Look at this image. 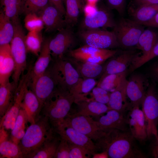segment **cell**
Masks as SVG:
<instances>
[{
	"mask_svg": "<svg viewBox=\"0 0 158 158\" xmlns=\"http://www.w3.org/2000/svg\"><path fill=\"white\" fill-rule=\"evenodd\" d=\"M130 131L117 129L105 131L95 142L97 151L106 152L111 158H143Z\"/></svg>",
	"mask_w": 158,
	"mask_h": 158,
	"instance_id": "obj_1",
	"label": "cell"
},
{
	"mask_svg": "<svg viewBox=\"0 0 158 158\" xmlns=\"http://www.w3.org/2000/svg\"><path fill=\"white\" fill-rule=\"evenodd\" d=\"M75 100L70 92L57 88L44 102L40 114L47 117L52 127L55 128L69 114Z\"/></svg>",
	"mask_w": 158,
	"mask_h": 158,
	"instance_id": "obj_2",
	"label": "cell"
},
{
	"mask_svg": "<svg viewBox=\"0 0 158 158\" xmlns=\"http://www.w3.org/2000/svg\"><path fill=\"white\" fill-rule=\"evenodd\" d=\"M53 129L48 118L40 114L35 122L27 128L18 144L23 158L38 149Z\"/></svg>",
	"mask_w": 158,
	"mask_h": 158,
	"instance_id": "obj_3",
	"label": "cell"
},
{
	"mask_svg": "<svg viewBox=\"0 0 158 158\" xmlns=\"http://www.w3.org/2000/svg\"><path fill=\"white\" fill-rule=\"evenodd\" d=\"M12 23L14 27V33L10 45L15 63L12 78V81L17 88L21 76L23 75L26 67L27 51L25 42L26 35L20 20Z\"/></svg>",
	"mask_w": 158,
	"mask_h": 158,
	"instance_id": "obj_4",
	"label": "cell"
},
{
	"mask_svg": "<svg viewBox=\"0 0 158 158\" xmlns=\"http://www.w3.org/2000/svg\"><path fill=\"white\" fill-rule=\"evenodd\" d=\"M51 69L58 88L72 94L81 78L72 63L63 58L58 59Z\"/></svg>",
	"mask_w": 158,
	"mask_h": 158,
	"instance_id": "obj_5",
	"label": "cell"
},
{
	"mask_svg": "<svg viewBox=\"0 0 158 158\" xmlns=\"http://www.w3.org/2000/svg\"><path fill=\"white\" fill-rule=\"evenodd\" d=\"M112 31L119 46L127 48L136 46L145 30L143 25L132 20L123 18L116 22Z\"/></svg>",
	"mask_w": 158,
	"mask_h": 158,
	"instance_id": "obj_6",
	"label": "cell"
},
{
	"mask_svg": "<svg viewBox=\"0 0 158 158\" xmlns=\"http://www.w3.org/2000/svg\"><path fill=\"white\" fill-rule=\"evenodd\" d=\"M31 68L30 67L26 73L23 75L15 91L13 102L4 116L0 119V127L11 131L13 129L17 118L21 108L24 97L31 80Z\"/></svg>",
	"mask_w": 158,
	"mask_h": 158,
	"instance_id": "obj_7",
	"label": "cell"
},
{
	"mask_svg": "<svg viewBox=\"0 0 158 158\" xmlns=\"http://www.w3.org/2000/svg\"><path fill=\"white\" fill-rule=\"evenodd\" d=\"M142 105L146 125L147 137L154 136L158 142V98L154 84L148 85Z\"/></svg>",
	"mask_w": 158,
	"mask_h": 158,
	"instance_id": "obj_8",
	"label": "cell"
},
{
	"mask_svg": "<svg viewBox=\"0 0 158 158\" xmlns=\"http://www.w3.org/2000/svg\"><path fill=\"white\" fill-rule=\"evenodd\" d=\"M61 124L69 126L85 134L95 143L105 132L99 128L96 121L94 120L91 116L76 113L71 115L68 114Z\"/></svg>",
	"mask_w": 158,
	"mask_h": 158,
	"instance_id": "obj_9",
	"label": "cell"
},
{
	"mask_svg": "<svg viewBox=\"0 0 158 158\" xmlns=\"http://www.w3.org/2000/svg\"><path fill=\"white\" fill-rule=\"evenodd\" d=\"M80 36L86 45L102 49L120 47L113 31L99 29L83 30Z\"/></svg>",
	"mask_w": 158,
	"mask_h": 158,
	"instance_id": "obj_10",
	"label": "cell"
},
{
	"mask_svg": "<svg viewBox=\"0 0 158 158\" xmlns=\"http://www.w3.org/2000/svg\"><path fill=\"white\" fill-rule=\"evenodd\" d=\"M117 52L116 50L100 49L85 44L70 51L69 55L79 61L102 64Z\"/></svg>",
	"mask_w": 158,
	"mask_h": 158,
	"instance_id": "obj_11",
	"label": "cell"
},
{
	"mask_svg": "<svg viewBox=\"0 0 158 158\" xmlns=\"http://www.w3.org/2000/svg\"><path fill=\"white\" fill-rule=\"evenodd\" d=\"M30 85L40 102L41 110L45 101L58 88L51 68H48L44 73L30 82Z\"/></svg>",
	"mask_w": 158,
	"mask_h": 158,
	"instance_id": "obj_12",
	"label": "cell"
},
{
	"mask_svg": "<svg viewBox=\"0 0 158 158\" xmlns=\"http://www.w3.org/2000/svg\"><path fill=\"white\" fill-rule=\"evenodd\" d=\"M116 23L109 9L102 8L96 9L92 13L86 15L81 27L83 30L113 28Z\"/></svg>",
	"mask_w": 158,
	"mask_h": 158,
	"instance_id": "obj_13",
	"label": "cell"
},
{
	"mask_svg": "<svg viewBox=\"0 0 158 158\" xmlns=\"http://www.w3.org/2000/svg\"><path fill=\"white\" fill-rule=\"evenodd\" d=\"M61 137L69 143L83 147L90 151L92 154L96 152L95 142L89 137L68 126L61 124L55 128Z\"/></svg>",
	"mask_w": 158,
	"mask_h": 158,
	"instance_id": "obj_14",
	"label": "cell"
},
{
	"mask_svg": "<svg viewBox=\"0 0 158 158\" xmlns=\"http://www.w3.org/2000/svg\"><path fill=\"white\" fill-rule=\"evenodd\" d=\"M145 77L138 73L133 74L127 80L126 94L132 107H139L142 104L145 95L146 87L148 86Z\"/></svg>",
	"mask_w": 158,
	"mask_h": 158,
	"instance_id": "obj_15",
	"label": "cell"
},
{
	"mask_svg": "<svg viewBox=\"0 0 158 158\" xmlns=\"http://www.w3.org/2000/svg\"><path fill=\"white\" fill-rule=\"evenodd\" d=\"M58 31L52 39H50L49 43L51 52L57 59L63 58V55L73 44L75 39L70 27L65 28Z\"/></svg>",
	"mask_w": 158,
	"mask_h": 158,
	"instance_id": "obj_16",
	"label": "cell"
},
{
	"mask_svg": "<svg viewBox=\"0 0 158 158\" xmlns=\"http://www.w3.org/2000/svg\"><path fill=\"white\" fill-rule=\"evenodd\" d=\"M126 119L130 131L135 139L142 141L148 138L145 116L139 107H132L128 112Z\"/></svg>",
	"mask_w": 158,
	"mask_h": 158,
	"instance_id": "obj_17",
	"label": "cell"
},
{
	"mask_svg": "<svg viewBox=\"0 0 158 158\" xmlns=\"http://www.w3.org/2000/svg\"><path fill=\"white\" fill-rule=\"evenodd\" d=\"M133 50H128L121 52L115 58L110 60L104 68L102 75L98 82L107 75L118 73L126 70L130 65L135 57L138 55Z\"/></svg>",
	"mask_w": 158,
	"mask_h": 158,
	"instance_id": "obj_18",
	"label": "cell"
},
{
	"mask_svg": "<svg viewBox=\"0 0 158 158\" xmlns=\"http://www.w3.org/2000/svg\"><path fill=\"white\" fill-rule=\"evenodd\" d=\"M37 14L42 18L47 32L59 31L66 26L63 15L50 3Z\"/></svg>",
	"mask_w": 158,
	"mask_h": 158,
	"instance_id": "obj_19",
	"label": "cell"
},
{
	"mask_svg": "<svg viewBox=\"0 0 158 158\" xmlns=\"http://www.w3.org/2000/svg\"><path fill=\"white\" fill-rule=\"evenodd\" d=\"M124 114V113L111 109L102 116L96 122L99 128L104 131L113 129L127 130L126 117Z\"/></svg>",
	"mask_w": 158,
	"mask_h": 158,
	"instance_id": "obj_20",
	"label": "cell"
},
{
	"mask_svg": "<svg viewBox=\"0 0 158 158\" xmlns=\"http://www.w3.org/2000/svg\"><path fill=\"white\" fill-rule=\"evenodd\" d=\"M61 137L54 129L47 139L27 158H54Z\"/></svg>",
	"mask_w": 158,
	"mask_h": 158,
	"instance_id": "obj_21",
	"label": "cell"
},
{
	"mask_svg": "<svg viewBox=\"0 0 158 158\" xmlns=\"http://www.w3.org/2000/svg\"><path fill=\"white\" fill-rule=\"evenodd\" d=\"M14 68L10 44L0 45V84L9 81Z\"/></svg>",
	"mask_w": 158,
	"mask_h": 158,
	"instance_id": "obj_22",
	"label": "cell"
},
{
	"mask_svg": "<svg viewBox=\"0 0 158 158\" xmlns=\"http://www.w3.org/2000/svg\"><path fill=\"white\" fill-rule=\"evenodd\" d=\"M50 39H47L43 42L38 57L32 68L30 82L35 80L44 73L48 68L51 59L49 46Z\"/></svg>",
	"mask_w": 158,
	"mask_h": 158,
	"instance_id": "obj_23",
	"label": "cell"
},
{
	"mask_svg": "<svg viewBox=\"0 0 158 158\" xmlns=\"http://www.w3.org/2000/svg\"><path fill=\"white\" fill-rule=\"evenodd\" d=\"M21 108L25 113L28 122L30 124L35 123L40 114L41 109L40 102L31 89H27Z\"/></svg>",
	"mask_w": 158,
	"mask_h": 158,
	"instance_id": "obj_24",
	"label": "cell"
},
{
	"mask_svg": "<svg viewBox=\"0 0 158 158\" xmlns=\"http://www.w3.org/2000/svg\"><path fill=\"white\" fill-rule=\"evenodd\" d=\"M127 80L125 78L110 94L107 104L110 109L124 113L128 108L126 88Z\"/></svg>",
	"mask_w": 158,
	"mask_h": 158,
	"instance_id": "obj_25",
	"label": "cell"
},
{
	"mask_svg": "<svg viewBox=\"0 0 158 158\" xmlns=\"http://www.w3.org/2000/svg\"><path fill=\"white\" fill-rule=\"evenodd\" d=\"M0 129V158H23L18 145L9 138L4 127H1Z\"/></svg>",
	"mask_w": 158,
	"mask_h": 158,
	"instance_id": "obj_26",
	"label": "cell"
},
{
	"mask_svg": "<svg viewBox=\"0 0 158 158\" xmlns=\"http://www.w3.org/2000/svg\"><path fill=\"white\" fill-rule=\"evenodd\" d=\"M78 106L77 114L90 116H97L111 110L107 105L95 100H83L75 103Z\"/></svg>",
	"mask_w": 158,
	"mask_h": 158,
	"instance_id": "obj_27",
	"label": "cell"
},
{
	"mask_svg": "<svg viewBox=\"0 0 158 158\" xmlns=\"http://www.w3.org/2000/svg\"><path fill=\"white\" fill-rule=\"evenodd\" d=\"M71 60L80 77L83 79H95L102 74L104 70V67L101 64L83 62L73 59Z\"/></svg>",
	"mask_w": 158,
	"mask_h": 158,
	"instance_id": "obj_28",
	"label": "cell"
},
{
	"mask_svg": "<svg viewBox=\"0 0 158 158\" xmlns=\"http://www.w3.org/2000/svg\"><path fill=\"white\" fill-rule=\"evenodd\" d=\"M16 88L12 81L0 84V117L1 118L12 104Z\"/></svg>",
	"mask_w": 158,
	"mask_h": 158,
	"instance_id": "obj_29",
	"label": "cell"
},
{
	"mask_svg": "<svg viewBox=\"0 0 158 158\" xmlns=\"http://www.w3.org/2000/svg\"><path fill=\"white\" fill-rule=\"evenodd\" d=\"M66 13L64 20L66 26L70 27L77 22L82 8L83 0H65Z\"/></svg>",
	"mask_w": 158,
	"mask_h": 158,
	"instance_id": "obj_30",
	"label": "cell"
},
{
	"mask_svg": "<svg viewBox=\"0 0 158 158\" xmlns=\"http://www.w3.org/2000/svg\"><path fill=\"white\" fill-rule=\"evenodd\" d=\"M158 12V4L145 5L134 8L132 20L140 24L150 20Z\"/></svg>",
	"mask_w": 158,
	"mask_h": 158,
	"instance_id": "obj_31",
	"label": "cell"
},
{
	"mask_svg": "<svg viewBox=\"0 0 158 158\" xmlns=\"http://www.w3.org/2000/svg\"><path fill=\"white\" fill-rule=\"evenodd\" d=\"M14 33L13 25L2 11L0 14V45L9 44Z\"/></svg>",
	"mask_w": 158,
	"mask_h": 158,
	"instance_id": "obj_32",
	"label": "cell"
},
{
	"mask_svg": "<svg viewBox=\"0 0 158 158\" xmlns=\"http://www.w3.org/2000/svg\"><path fill=\"white\" fill-rule=\"evenodd\" d=\"M27 122L28 121L25 113L21 108L10 135L11 140L18 145L25 135Z\"/></svg>",
	"mask_w": 158,
	"mask_h": 158,
	"instance_id": "obj_33",
	"label": "cell"
},
{
	"mask_svg": "<svg viewBox=\"0 0 158 158\" xmlns=\"http://www.w3.org/2000/svg\"><path fill=\"white\" fill-rule=\"evenodd\" d=\"M97 83L94 78H81L72 93L75 99V103L86 100V96L95 87Z\"/></svg>",
	"mask_w": 158,
	"mask_h": 158,
	"instance_id": "obj_34",
	"label": "cell"
},
{
	"mask_svg": "<svg viewBox=\"0 0 158 158\" xmlns=\"http://www.w3.org/2000/svg\"><path fill=\"white\" fill-rule=\"evenodd\" d=\"M156 34L151 30H144L140 35L136 45L138 49L142 52V55L147 54L156 44Z\"/></svg>",
	"mask_w": 158,
	"mask_h": 158,
	"instance_id": "obj_35",
	"label": "cell"
},
{
	"mask_svg": "<svg viewBox=\"0 0 158 158\" xmlns=\"http://www.w3.org/2000/svg\"><path fill=\"white\" fill-rule=\"evenodd\" d=\"M43 41L41 31H29L25 35V42L27 51L38 56Z\"/></svg>",
	"mask_w": 158,
	"mask_h": 158,
	"instance_id": "obj_36",
	"label": "cell"
},
{
	"mask_svg": "<svg viewBox=\"0 0 158 158\" xmlns=\"http://www.w3.org/2000/svg\"><path fill=\"white\" fill-rule=\"evenodd\" d=\"M127 73L126 70L121 73L108 75L97 82V86L111 92L126 78Z\"/></svg>",
	"mask_w": 158,
	"mask_h": 158,
	"instance_id": "obj_37",
	"label": "cell"
},
{
	"mask_svg": "<svg viewBox=\"0 0 158 158\" xmlns=\"http://www.w3.org/2000/svg\"><path fill=\"white\" fill-rule=\"evenodd\" d=\"M50 3L49 0H21L20 14H37Z\"/></svg>",
	"mask_w": 158,
	"mask_h": 158,
	"instance_id": "obj_38",
	"label": "cell"
},
{
	"mask_svg": "<svg viewBox=\"0 0 158 158\" xmlns=\"http://www.w3.org/2000/svg\"><path fill=\"white\" fill-rule=\"evenodd\" d=\"M21 0H2L1 4L4 7L2 11L5 15L11 21L19 19Z\"/></svg>",
	"mask_w": 158,
	"mask_h": 158,
	"instance_id": "obj_39",
	"label": "cell"
},
{
	"mask_svg": "<svg viewBox=\"0 0 158 158\" xmlns=\"http://www.w3.org/2000/svg\"><path fill=\"white\" fill-rule=\"evenodd\" d=\"M24 22L25 27L29 31H41L44 27L41 18L35 13L25 15Z\"/></svg>",
	"mask_w": 158,
	"mask_h": 158,
	"instance_id": "obj_40",
	"label": "cell"
},
{
	"mask_svg": "<svg viewBox=\"0 0 158 158\" xmlns=\"http://www.w3.org/2000/svg\"><path fill=\"white\" fill-rule=\"evenodd\" d=\"M158 56V43H156L147 54L140 56L137 55L133 59L130 65V70L133 71L154 57Z\"/></svg>",
	"mask_w": 158,
	"mask_h": 158,
	"instance_id": "obj_41",
	"label": "cell"
},
{
	"mask_svg": "<svg viewBox=\"0 0 158 158\" xmlns=\"http://www.w3.org/2000/svg\"><path fill=\"white\" fill-rule=\"evenodd\" d=\"M110 93L100 87H95L91 91V99L107 104L109 100Z\"/></svg>",
	"mask_w": 158,
	"mask_h": 158,
	"instance_id": "obj_42",
	"label": "cell"
},
{
	"mask_svg": "<svg viewBox=\"0 0 158 158\" xmlns=\"http://www.w3.org/2000/svg\"><path fill=\"white\" fill-rule=\"evenodd\" d=\"M69 143L70 158H89L92 156L91 152L87 149L79 146Z\"/></svg>",
	"mask_w": 158,
	"mask_h": 158,
	"instance_id": "obj_43",
	"label": "cell"
},
{
	"mask_svg": "<svg viewBox=\"0 0 158 158\" xmlns=\"http://www.w3.org/2000/svg\"><path fill=\"white\" fill-rule=\"evenodd\" d=\"M70 147L68 142L61 137L54 158H70Z\"/></svg>",
	"mask_w": 158,
	"mask_h": 158,
	"instance_id": "obj_44",
	"label": "cell"
},
{
	"mask_svg": "<svg viewBox=\"0 0 158 158\" xmlns=\"http://www.w3.org/2000/svg\"><path fill=\"white\" fill-rule=\"evenodd\" d=\"M106 1L109 8L116 10L121 15L124 14L126 0H106Z\"/></svg>",
	"mask_w": 158,
	"mask_h": 158,
	"instance_id": "obj_45",
	"label": "cell"
},
{
	"mask_svg": "<svg viewBox=\"0 0 158 158\" xmlns=\"http://www.w3.org/2000/svg\"><path fill=\"white\" fill-rule=\"evenodd\" d=\"M132 4L135 8L143 6L158 4V0H133Z\"/></svg>",
	"mask_w": 158,
	"mask_h": 158,
	"instance_id": "obj_46",
	"label": "cell"
},
{
	"mask_svg": "<svg viewBox=\"0 0 158 158\" xmlns=\"http://www.w3.org/2000/svg\"><path fill=\"white\" fill-rule=\"evenodd\" d=\"M49 2L54 6L63 15H65L66 9L63 4V0H49Z\"/></svg>",
	"mask_w": 158,
	"mask_h": 158,
	"instance_id": "obj_47",
	"label": "cell"
},
{
	"mask_svg": "<svg viewBox=\"0 0 158 158\" xmlns=\"http://www.w3.org/2000/svg\"><path fill=\"white\" fill-rule=\"evenodd\" d=\"M143 26H158V12L150 20L140 24Z\"/></svg>",
	"mask_w": 158,
	"mask_h": 158,
	"instance_id": "obj_48",
	"label": "cell"
},
{
	"mask_svg": "<svg viewBox=\"0 0 158 158\" xmlns=\"http://www.w3.org/2000/svg\"><path fill=\"white\" fill-rule=\"evenodd\" d=\"M150 70L152 76L158 81V62L155 63L152 66Z\"/></svg>",
	"mask_w": 158,
	"mask_h": 158,
	"instance_id": "obj_49",
	"label": "cell"
},
{
	"mask_svg": "<svg viewBox=\"0 0 158 158\" xmlns=\"http://www.w3.org/2000/svg\"><path fill=\"white\" fill-rule=\"evenodd\" d=\"M93 158H109L107 153L104 152H101L95 153L92 156Z\"/></svg>",
	"mask_w": 158,
	"mask_h": 158,
	"instance_id": "obj_50",
	"label": "cell"
},
{
	"mask_svg": "<svg viewBox=\"0 0 158 158\" xmlns=\"http://www.w3.org/2000/svg\"><path fill=\"white\" fill-rule=\"evenodd\" d=\"M154 147L153 151V154L154 157L156 158H158V142Z\"/></svg>",
	"mask_w": 158,
	"mask_h": 158,
	"instance_id": "obj_51",
	"label": "cell"
},
{
	"mask_svg": "<svg viewBox=\"0 0 158 158\" xmlns=\"http://www.w3.org/2000/svg\"><path fill=\"white\" fill-rule=\"evenodd\" d=\"M63 1H65V0H63Z\"/></svg>",
	"mask_w": 158,
	"mask_h": 158,
	"instance_id": "obj_52",
	"label": "cell"
},
{
	"mask_svg": "<svg viewBox=\"0 0 158 158\" xmlns=\"http://www.w3.org/2000/svg\"><path fill=\"white\" fill-rule=\"evenodd\" d=\"M157 142H158H158L157 141Z\"/></svg>",
	"mask_w": 158,
	"mask_h": 158,
	"instance_id": "obj_53",
	"label": "cell"
},
{
	"mask_svg": "<svg viewBox=\"0 0 158 158\" xmlns=\"http://www.w3.org/2000/svg\"></svg>",
	"mask_w": 158,
	"mask_h": 158,
	"instance_id": "obj_54",
	"label": "cell"
}]
</instances>
